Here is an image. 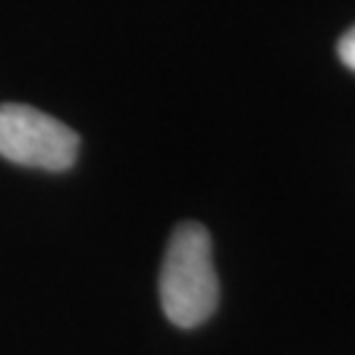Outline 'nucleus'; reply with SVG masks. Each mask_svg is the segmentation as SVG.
Wrapping results in <instances>:
<instances>
[{
    "mask_svg": "<svg viewBox=\"0 0 355 355\" xmlns=\"http://www.w3.org/2000/svg\"><path fill=\"white\" fill-rule=\"evenodd\" d=\"M158 292L166 318L179 329H195L214 316L218 277L214 268V242L203 224L182 221L171 232Z\"/></svg>",
    "mask_w": 355,
    "mask_h": 355,
    "instance_id": "nucleus-1",
    "label": "nucleus"
},
{
    "mask_svg": "<svg viewBox=\"0 0 355 355\" xmlns=\"http://www.w3.org/2000/svg\"><path fill=\"white\" fill-rule=\"evenodd\" d=\"M0 155L42 171H69L79 155V135L64 121L24 103H0Z\"/></svg>",
    "mask_w": 355,
    "mask_h": 355,
    "instance_id": "nucleus-2",
    "label": "nucleus"
},
{
    "mask_svg": "<svg viewBox=\"0 0 355 355\" xmlns=\"http://www.w3.org/2000/svg\"><path fill=\"white\" fill-rule=\"evenodd\" d=\"M337 55H340V61L347 69L355 71V26H350L343 37H340V42H337Z\"/></svg>",
    "mask_w": 355,
    "mask_h": 355,
    "instance_id": "nucleus-3",
    "label": "nucleus"
}]
</instances>
